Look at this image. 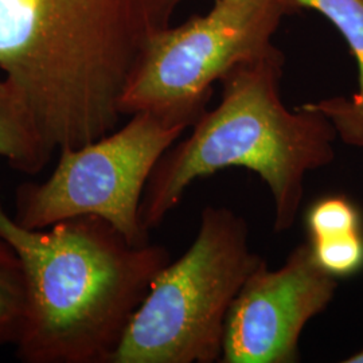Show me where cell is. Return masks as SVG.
<instances>
[{"label": "cell", "instance_id": "10", "mask_svg": "<svg viewBox=\"0 0 363 363\" xmlns=\"http://www.w3.org/2000/svg\"><path fill=\"white\" fill-rule=\"evenodd\" d=\"M26 281L22 264L0 235V347L15 346L26 316Z\"/></svg>", "mask_w": 363, "mask_h": 363}, {"label": "cell", "instance_id": "1", "mask_svg": "<svg viewBox=\"0 0 363 363\" xmlns=\"http://www.w3.org/2000/svg\"><path fill=\"white\" fill-rule=\"evenodd\" d=\"M184 0H0V69L54 151L117 130L148 45Z\"/></svg>", "mask_w": 363, "mask_h": 363}, {"label": "cell", "instance_id": "4", "mask_svg": "<svg viewBox=\"0 0 363 363\" xmlns=\"http://www.w3.org/2000/svg\"><path fill=\"white\" fill-rule=\"evenodd\" d=\"M264 261L249 247L247 220L206 206L193 244L156 274L111 363L220 362L228 315Z\"/></svg>", "mask_w": 363, "mask_h": 363}, {"label": "cell", "instance_id": "6", "mask_svg": "<svg viewBox=\"0 0 363 363\" xmlns=\"http://www.w3.org/2000/svg\"><path fill=\"white\" fill-rule=\"evenodd\" d=\"M186 130L140 112L96 142L60 151L48 179L18 186L13 218L28 229H45L69 218L96 216L132 245L150 244L140 220L144 190L159 159Z\"/></svg>", "mask_w": 363, "mask_h": 363}, {"label": "cell", "instance_id": "8", "mask_svg": "<svg viewBox=\"0 0 363 363\" xmlns=\"http://www.w3.org/2000/svg\"><path fill=\"white\" fill-rule=\"evenodd\" d=\"M54 152L22 94L9 78H0V157L19 172L37 175Z\"/></svg>", "mask_w": 363, "mask_h": 363}, {"label": "cell", "instance_id": "9", "mask_svg": "<svg viewBox=\"0 0 363 363\" xmlns=\"http://www.w3.org/2000/svg\"><path fill=\"white\" fill-rule=\"evenodd\" d=\"M288 15L311 10L323 15L349 45L358 66V91L347 99L355 108L363 106V0H281Z\"/></svg>", "mask_w": 363, "mask_h": 363}, {"label": "cell", "instance_id": "14", "mask_svg": "<svg viewBox=\"0 0 363 363\" xmlns=\"http://www.w3.org/2000/svg\"><path fill=\"white\" fill-rule=\"evenodd\" d=\"M346 363H363V350L358 351L357 354L351 355L347 359H345Z\"/></svg>", "mask_w": 363, "mask_h": 363}, {"label": "cell", "instance_id": "5", "mask_svg": "<svg viewBox=\"0 0 363 363\" xmlns=\"http://www.w3.org/2000/svg\"><path fill=\"white\" fill-rule=\"evenodd\" d=\"M286 15L281 0H216L206 15L166 28L130 76L120 103L123 116L147 112L193 128L217 81L276 49L273 35Z\"/></svg>", "mask_w": 363, "mask_h": 363}, {"label": "cell", "instance_id": "12", "mask_svg": "<svg viewBox=\"0 0 363 363\" xmlns=\"http://www.w3.org/2000/svg\"><path fill=\"white\" fill-rule=\"evenodd\" d=\"M307 228L311 240L361 232V217L357 208L343 196H328L313 203L307 213Z\"/></svg>", "mask_w": 363, "mask_h": 363}, {"label": "cell", "instance_id": "11", "mask_svg": "<svg viewBox=\"0 0 363 363\" xmlns=\"http://www.w3.org/2000/svg\"><path fill=\"white\" fill-rule=\"evenodd\" d=\"M312 252L322 269L334 276H349L363 267L361 232L311 240Z\"/></svg>", "mask_w": 363, "mask_h": 363}, {"label": "cell", "instance_id": "2", "mask_svg": "<svg viewBox=\"0 0 363 363\" xmlns=\"http://www.w3.org/2000/svg\"><path fill=\"white\" fill-rule=\"evenodd\" d=\"M0 235L22 264L26 316L15 355L25 363H111L156 274L160 245H132L108 220L81 216L28 229L0 199Z\"/></svg>", "mask_w": 363, "mask_h": 363}, {"label": "cell", "instance_id": "3", "mask_svg": "<svg viewBox=\"0 0 363 363\" xmlns=\"http://www.w3.org/2000/svg\"><path fill=\"white\" fill-rule=\"evenodd\" d=\"M284 54L277 48L235 66L220 79L222 97L191 133L172 144L152 169L140 205L144 229L157 228L193 182L229 167L256 172L274 203L273 229L298 218L306 175L334 160L337 130L310 103L289 111L280 94Z\"/></svg>", "mask_w": 363, "mask_h": 363}, {"label": "cell", "instance_id": "13", "mask_svg": "<svg viewBox=\"0 0 363 363\" xmlns=\"http://www.w3.org/2000/svg\"><path fill=\"white\" fill-rule=\"evenodd\" d=\"M310 104L333 123L345 143L363 148V106L355 108L345 97H334Z\"/></svg>", "mask_w": 363, "mask_h": 363}, {"label": "cell", "instance_id": "7", "mask_svg": "<svg viewBox=\"0 0 363 363\" xmlns=\"http://www.w3.org/2000/svg\"><path fill=\"white\" fill-rule=\"evenodd\" d=\"M337 286L315 259L310 242L295 247L277 269L264 261L228 315L220 362H298L304 327L325 311Z\"/></svg>", "mask_w": 363, "mask_h": 363}]
</instances>
